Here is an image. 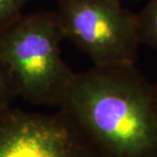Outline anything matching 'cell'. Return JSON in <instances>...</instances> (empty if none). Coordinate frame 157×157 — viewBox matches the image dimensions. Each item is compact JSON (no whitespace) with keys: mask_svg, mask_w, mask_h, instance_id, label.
<instances>
[{"mask_svg":"<svg viewBox=\"0 0 157 157\" xmlns=\"http://www.w3.org/2000/svg\"><path fill=\"white\" fill-rule=\"evenodd\" d=\"M137 17L141 45L157 50V0H150Z\"/></svg>","mask_w":157,"mask_h":157,"instance_id":"5","label":"cell"},{"mask_svg":"<svg viewBox=\"0 0 157 157\" xmlns=\"http://www.w3.org/2000/svg\"><path fill=\"white\" fill-rule=\"evenodd\" d=\"M30 0H0V32L23 14Z\"/></svg>","mask_w":157,"mask_h":157,"instance_id":"6","label":"cell"},{"mask_svg":"<svg viewBox=\"0 0 157 157\" xmlns=\"http://www.w3.org/2000/svg\"><path fill=\"white\" fill-rule=\"evenodd\" d=\"M64 39L94 67L136 64L141 45L137 14L121 0H57Z\"/></svg>","mask_w":157,"mask_h":157,"instance_id":"3","label":"cell"},{"mask_svg":"<svg viewBox=\"0 0 157 157\" xmlns=\"http://www.w3.org/2000/svg\"><path fill=\"white\" fill-rule=\"evenodd\" d=\"M59 109L101 157H157V97L136 64L76 74Z\"/></svg>","mask_w":157,"mask_h":157,"instance_id":"1","label":"cell"},{"mask_svg":"<svg viewBox=\"0 0 157 157\" xmlns=\"http://www.w3.org/2000/svg\"><path fill=\"white\" fill-rule=\"evenodd\" d=\"M0 157H101L67 113L0 111Z\"/></svg>","mask_w":157,"mask_h":157,"instance_id":"4","label":"cell"},{"mask_svg":"<svg viewBox=\"0 0 157 157\" xmlns=\"http://www.w3.org/2000/svg\"><path fill=\"white\" fill-rule=\"evenodd\" d=\"M153 87H154V91H155V94H156V97H157V80L155 83H153Z\"/></svg>","mask_w":157,"mask_h":157,"instance_id":"8","label":"cell"},{"mask_svg":"<svg viewBox=\"0 0 157 157\" xmlns=\"http://www.w3.org/2000/svg\"><path fill=\"white\" fill-rule=\"evenodd\" d=\"M63 40L56 11L23 13L0 32V64L18 97L35 105L60 107L76 76L62 59Z\"/></svg>","mask_w":157,"mask_h":157,"instance_id":"2","label":"cell"},{"mask_svg":"<svg viewBox=\"0 0 157 157\" xmlns=\"http://www.w3.org/2000/svg\"><path fill=\"white\" fill-rule=\"evenodd\" d=\"M17 97V90L10 76L0 64V111L10 107L12 102Z\"/></svg>","mask_w":157,"mask_h":157,"instance_id":"7","label":"cell"}]
</instances>
